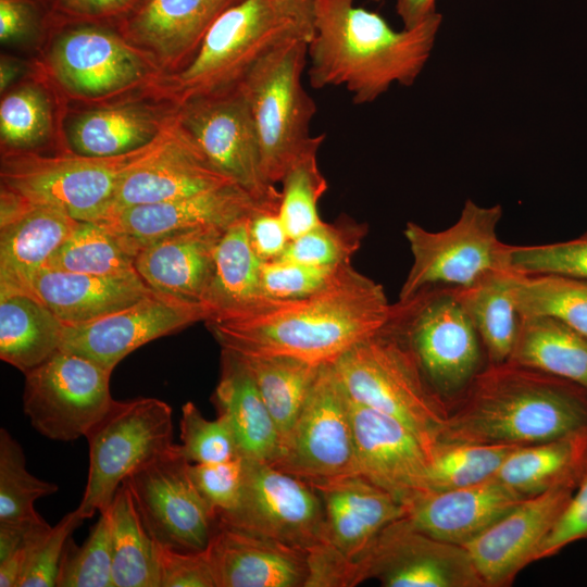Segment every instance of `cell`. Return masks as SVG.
Segmentation results:
<instances>
[{
    "mask_svg": "<svg viewBox=\"0 0 587 587\" xmlns=\"http://www.w3.org/2000/svg\"><path fill=\"white\" fill-rule=\"evenodd\" d=\"M261 207L268 208L238 185L228 184L174 200L125 208L97 223L114 233L135 258L147 241L197 227L227 228Z\"/></svg>",
    "mask_w": 587,
    "mask_h": 587,
    "instance_id": "21",
    "label": "cell"
},
{
    "mask_svg": "<svg viewBox=\"0 0 587 587\" xmlns=\"http://www.w3.org/2000/svg\"><path fill=\"white\" fill-rule=\"evenodd\" d=\"M160 587H216L207 550L182 552L155 542Z\"/></svg>",
    "mask_w": 587,
    "mask_h": 587,
    "instance_id": "52",
    "label": "cell"
},
{
    "mask_svg": "<svg viewBox=\"0 0 587 587\" xmlns=\"http://www.w3.org/2000/svg\"><path fill=\"white\" fill-rule=\"evenodd\" d=\"M190 477L216 514L234 510L241 497L246 461L237 457L217 463H189Z\"/></svg>",
    "mask_w": 587,
    "mask_h": 587,
    "instance_id": "50",
    "label": "cell"
},
{
    "mask_svg": "<svg viewBox=\"0 0 587 587\" xmlns=\"http://www.w3.org/2000/svg\"><path fill=\"white\" fill-rule=\"evenodd\" d=\"M228 184L235 183L204 160L176 123L123 176L103 217L125 208L174 200Z\"/></svg>",
    "mask_w": 587,
    "mask_h": 587,
    "instance_id": "23",
    "label": "cell"
},
{
    "mask_svg": "<svg viewBox=\"0 0 587 587\" xmlns=\"http://www.w3.org/2000/svg\"><path fill=\"white\" fill-rule=\"evenodd\" d=\"M587 538V472L541 544L536 561L552 557L570 544Z\"/></svg>",
    "mask_w": 587,
    "mask_h": 587,
    "instance_id": "53",
    "label": "cell"
},
{
    "mask_svg": "<svg viewBox=\"0 0 587 587\" xmlns=\"http://www.w3.org/2000/svg\"><path fill=\"white\" fill-rule=\"evenodd\" d=\"M271 465L311 485L358 475L349 397L332 363L321 365Z\"/></svg>",
    "mask_w": 587,
    "mask_h": 587,
    "instance_id": "12",
    "label": "cell"
},
{
    "mask_svg": "<svg viewBox=\"0 0 587 587\" xmlns=\"http://www.w3.org/2000/svg\"><path fill=\"white\" fill-rule=\"evenodd\" d=\"M160 138L138 151L109 158L8 153L1 164V188L30 203L60 209L77 221L97 222L123 176Z\"/></svg>",
    "mask_w": 587,
    "mask_h": 587,
    "instance_id": "8",
    "label": "cell"
},
{
    "mask_svg": "<svg viewBox=\"0 0 587 587\" xmlns=\"http://www.w3.org/2000/svg\"><path fill=\"white\" fill-rule=\"evenodd\" d=\"M136 0H55L64 13L82 17L96 18L115 15L128 10Z\"/></svg>",
    "mask_w": 587,
    "mask_h": 587,
    "instance_id": "56",
    "label": "cell"
},
{
    "mask_svg": "<svg viewBox=\"0 0 587 587\" xmlns=\"http://www.w3.org/2000/svg\"><path fill=\"white\" fill-rule=\"evenodd\" d=\"M372 1H375V2H380V1H383V0H372Z\"/></svg>",
    "mask_w": 587,
    "mask_h": 587,
    "instance_id": "62",
    "label": "cell"
},
{
    "mask_svg": "<svg viewBox=\"0 0 587 587\" xmlns=\"http://www.w3.org/2000/svg\"><path fill=\"white\" fill-rule=\"evenodd\" d=\"M45 522L42 517L30 521L0 522V561L8 558L34 527Z\"/></svg>",
    "mask_w": 587,
    "mask_h": 587,
    "instance_id": "58",
    "label": "cell"
},
{
    "mask_svg": "<svg viewBox=\"0 0 587 587\" xmlns=\"http://www.w3.org/2000/svg\"><path fill=\"white\" fill-rule=\"evenodd\" d=\"M57 587H114L110 524L107 511L82 546L70 537L61 559Z\"/></svg>",
    "mask_w": 587,
    "mask_h": 587,
    "instance_id": "45",
    "label": "cell"
},
{
    "mask_svg": "<svg viewBox=\"0 0 587 587\" xmlns=\"http://www.w3.org/2000/svg\"><path fill=\"white\" fill-rule=\"evenodd\" d=\"M579 483L554 486L522 499L478 537L466 544L486 587H507L537 552Z\"/></svg>",
    "mask_w": 587,
    "mask_h": 587,
    "instance_id": "19",
    "label": "cell"
},
{
    "mask_svg": "<svg viewBox=\"0 0 587 587\" xmlns=\"http://www.w3.org/2000/svg\"><path fill=\"white\" fill-rule=\"evenodd\" d=\"M282 1H286V2H295V3H304V2H309L311 0H282Z\"/></svg>",
    "mask_w": 587,
    "mask_h": 587,
    "instance_id": "61",
    "label": "cell"
},
{
    "mask_svg": "<svg viewBox=\"0 0 587 587\" xmlns=\"http://www.w3.org/2000/svg\"><path fill=\"white\" fill-rule=\"evenodd\" d=\"M437 0H396V13L404 28H412L437 12Z\"/></svg>",
    "mask_w": 587,
    "mask_h": 587,
    "instance_id": "59",
    "label": "cell"
},
{
    "mask_svg": "<svg viewBox=\"0 0 587 587\" xmlns=\"http://www.w3.org/2000/svg\"><path fill=\"white\" fill-rule=\"evenodd\" d=\"M50 528L47 522L37 525L8 558L0 561V587H18L36 545Z\"/></svg>",
    "mask_w": 587,
    "mask_h": 587,
    "instance_id": "55",
    "label": "cell"
},
{
    "mask_svg": "<svg viewBox=\"0 0 587 587\" xmlns=\"http://www.w3.org/2000/svg\"><path fill=\"white\" fill-rule=\"evenodd\" d=\"M50 120V109L43 93L34 87H22L1 101V140L12 149L35 147L46 138Z\"/></svg>",
    "mask_w": 587,
    "mask_h": 587,
    "instance_id": "46",
    "label": "cell"
},
{
    "mask_svg": "<svg viewBox=\"0 0 587 587\" xmlns=\"http://www.w3.org/2000/svg\"><path fill=\"white\" fill-rule=\"evenodd\" d=\"M160 121L141 107L99 109L79 116L70 142L77 154L109 158L138 151L162 136Z\"/></svg>",
    "mask_w": 587,
    "mask_h": 587,
    "instance_id": "35",
    "label": "cell"
},
{
    "mask_svg": "<svg viewBox=\"0 0 587 587\" xmlns=\"http://www.w3.org/2000/svg\"><path fill=\"white\" fill-rule=\"evenodd\" d=\"M204 307L152 294L120 311L97 320L65 325L61 349L85 357L113 372L130 352L147 342L205 322Z\"/></svg>",
    "mask_w": 587,
    "mask_h": 587,
    "instance_id": "18",
    "label": "cell"
},
{
    "mask_svg": "<svg viewBox=\"0 0 587 587\" xmlns=\"http://www.w3.org/2000/svg\"><path fill=\"white\" fill-rule=\"evenodd\" d=\"M235 354L251 374L277 425L282 442L299 415L322 364L283 355Z\"/></svg>",
    "mask_w": 587,
    "mask_h": 587,
    "instance_id": "38",
    "label": "cell"
},
{
    "mask_svg": "<svg viewBox=\"0 0 587 587\" xmlns=\"http://www.w3.org/2000/svg\"><path fill=\"white\" fill-rule=\"evenodd\" d=\"M392 313L383 286L348 263L311 295L265 298L241 312L211 317L205 325L222 349L321 365L384 328Z\"/></svg>",
    "mask_w": 587,
    "mask_h": 587,
    "instance_id": "1",
    "label": "cell"
},
{
    "mask_svg": "<svg viewBox=\"0 0 587 587\" xmlns=\"http://www.w3.org/2000/svg\"><path fill=\"white\" fill-rule=\"evenodd\" d=\"M308 41L291 39L262 58L239 84L259 134L265 177L280 184L288 168L304 152L321 147L325 135L312 136L316 104L302 75Z\"/></svg>",
    "mask_w": 587,
    "mask_h": 587,
    "instance_id": "6",
    "label": "cell"
},
{
    "mask_svg": "<svg viewBox=\"0 0 587 587\" xmlns=\"http://www.w3.org/2000/svg\"><path fill=\"white\" fill-rule=\"evenodd\" d=\"M349 402L358 475L389 492L407 509L427 492L430 449L395 417L350 398Z\"/></svg>",
    "mask_w": 587,
    "mask_h": 587,
    "instance_id": "20",
    "label": "cell"
},
{
    "mask_svg": "<svg viewBox=\"0 0 587 587\" xmlns=\"http://www.w3.org/2000/svg\"><path fill=\"white\" fill-rule=\"evenodd\" d=\"M338 267L314 266L283 259L263 262L260 276L262 296L285 300L311 295L323 288Z\"/></svg>",
    "mask_w": 587,
    "mask_h": 587,
    "instance_id": "49",
    "label": "cell"
},
{
    "mask_svg": "<svg viewBox=\"0 0 587 587\" xmlns=\"http://www.w3.org/2000/svg\"><path fill=\"white\" fill-rule=\"evenodd\" d=\"M389 323L413 352L428 383L447 402L483 369L480 338L454 287H428L398 301Z\"/></svg>",
    "mask_w": 587,
    "mask_h": 587,
    "instance_id": "7",
    "label": "cell"
},
{
    "mask_svg": "<svg viewBox=\"0 0 587 587\" xmlns=\"http://www.w3.org/2000/svg\"><path fill=\"white\" fill-rule=\"evenodd\" d=\"M112 372L64 350L25 375L23 411L43 437L73 441L108 413L115 399L110 391Z\"/></svg>",
    "mask_w": 587,
    "mask_h": 587,
    "instance_id": "13",
    "label": "cell"
},
{
    "mask_svg": "<svg viewBox=\"0 0 587 587\" xmlns=\"http://www.w3.org/2000/svg\"><path fill=\"white\" fill-rule=\"evenodd\" d=\"M86 438L88 476L77 507L85 520L110 507L128 475L173 447L172 408L152 397L114 400Z\"/></svg>",
    "mask_w": 587,
    "mask_h": 587,
    "instance_id": "10",
    "label": "cell"
},
{
    "mask_svg": "<svg viewBox=\"0 0 587 587\" xmlns=\"http://www.w3.org/2000/svg\"><path fill=\"white\" fill-rule=\"evenodd\" d=\"M366 225L341 217L337 222H321L307 233L289 240L279 259L308 265L337 267L351 263L366 234Z\"/></svg>",
    "mask_w": 587,
    "mask_h": 587,
    "instance_id": "44",
    "label": "cell"
},
{
    "mask_svg": "<svg viewBox=\"0 0 587 587\" xmlns=\"http://www.w3.org/2000/svg\"><path fill=\"white\" fill-rule=\"evenodd\" d=\"M134 261V255L108 227L79 221L45 268L99 276L121 275L136 271Z\"/></svg>",
    "mask_w": 587,
    "mask_h": 587,
    "instance_id": "40",
    "label": "cell"
},
{
    "mask_svg": "<svg viewBox=\"0 0 587 587\" xmlns=\"http://www.w3.org/2000/svg\"><path fill=\"white\" fill-rule=\"evenodd\" d=\"M516 447L435 442L430 449L427 492L462 488L495 477Z\"/></svg>",
    "mask_w": 587,
    "mask_h": 587,
    "instance_id": "41",
    "label": "cell"
},
{
    "mask_svg": "<svg viewBox=\"0 0 587 587\" xmlns=\"http://www.w3.org/2000/svg\"><path fill=\"white\" fill-rule=\"evenodd\" d=\"M454 290L477 330L488 363L508 361L521 321L511 270L492 272L473 285L454 287Z\"/></svg>",
    "mask_w": 587,
    "mask_h": 587,
    "instance_id": "36",
    "label": "cell"
},
{
    "mask_svg": "<svg viewBox=\"0 0 587 587\" xmlns=\"http://www.w3.org/2000/svg\"><path fill=\"white\" fill-rule=\"evenodd\" d=\"M508 267L521 274L587 279V236L546 245L507 246Z\"/></svg>",
    "mask_w": 587,
    "mask_h": 587,
    "instance_id": "48",
    "label": "cell"
},
{
    "mask_svg": "<svg viewBox=\"0 0 587 587\" xmlns=\"http://www.w3.org/2000/svg\"><path fill=\"white\" fill-rule=\"evenodd\" d=\"M64 326L36 296L0 294V358L23 374L61 349Z\"/></svg>",
    "mask_w": 587,
    "mask_h": 587,
    "instance_id": "32",
    "label": "cell"
},
{
    "mask_svg": "<svg viewBox=\"0 0 587 587\" xmlns=\"http://www.w3.org/2000/svg\"><path fill=\"white\" fill-rule=\"evenodd\" d=\"M242 494L237 507L217 521L304 550L326 541L325 510L308 482L268 463L246 460Z\"/></svg>",
    "mask_w": 587,
    "mask_h": 587,
    "instance_id": "15",
    "label": "cell"
},
{
    "mask_svg": "<svg viewBox=\"0 0 587 587\" xmlns=\"http://www.w3.org/2000/svg\"><path fill=\"white\" fill-rule=\"evenodd\" d=\"M212 402L235 436L239 455L272 464L279 452L280 435L260 391L238 355L222 349L221 377Z\"/></svg>",
    "mask_w": 587,
    "mask_h": 587,
    "instance_id": "30",
    "label": "cell"
},
{
    "mask_svg": "<svg viewBox=\"0 0 587 587\" xmlns=\"http://www.w3.org/2000/svg\"><path fill=\"white\" fill-rule=\"evenodd\" d=\"M152 294L136 271L99 276L43 268L33 283V295L64 325L97 320Z\"/></svg>",
    "mask_w": 587,
    "mask_h": 587,
    "instance_id": "28",
    "label": "cell"
},
{
    "mask_svg": "<svg viewBox=\"0 0 587 587\" xmlns=\"http://www.w3.org/2000/svg\"><path fill=\"white\" fill-rule=\"evenodd\" d=\"M205 550L216 587H305L304 550L218 521Z\"/></svg>",
    "mask_w": 587,
    "mask_h": 587,
    "instance_id": "25",
    "label": "cell"
},
{
    "mask_svg": "<svg viewBox=\"0 0 587 587\" xmlns=\"http://www.w3.org/2000/svg\"><path fill=\"white\" fill-rule=\"evenodd\" d=\"M180 441L179 451L189 463H217L240 457L228 422L220 415L207 420L190 401L182 408Z\"/></svg>",
    "mask_w": 587,
    "mask_h": 587,
    "instance_id": "47",
    "label": "cell"
},
{
    "mask_svg": "<svg viewBox=\"0 0 587 587\" xmlns=\"http://www.w3.org/2000/svg\"><path fill=\"white\" fill-rule=\"evenodd\" d=\"M225 229L197 227L147 241L135 254V270L153 292L204 307L217 245Z\"/></svg>",
    "mask_w": 587,
    "mask_h": 587,
    "instance_id": "24",
    "label": "cell"
},
{
    "mask_svg": "<svg viewBox=\"0 0 587 587\" xmlns=\"http://www.w3.org/2000/svg\"><path fill=\"white\" fill-rule=\"evenodd\" d=\"M502 213L500 204L482 207L466 199L459 218L447 229L430 232L408 222L403 234L413 260L398 301L428 287H467L509 268L508 245L497 236Z\"/></svg>",
    "mask_w": 587,
    "mask_h": 587,
    "instance_id": "9",
    "label": "cell"
},
{
    "mask_svg": "<svg viewBox=\"0 0 587 587\" xmlns=\"http://www.w3.org/2000/svg\"><path fill=\"white\" fill-rule=\"evenodd\" d=\"M188 466L174 444L124 482L154 542L182 552H198L207 549L217 514L193 484Z\"/></svg>",
    "mask_w": 587,
    "mask_h": 587,
    "instance_id": "14",
    "label": "cell"
},
{
    "mask_svg": "<svg viewBox=\"0 0 587 587\" xmlns=\"http://www.w3.org/2000/svg\"><path fill=\"white\" fill-rule=\"evenodd\" d=\"M442 15L397 30L354 0H313L314 33L308 42L310 85L345 87L354 104H367L394 84L412 86L434 49Z\"/></svg>",
    "mask_w": 587,
    "mask_h": 587,
    "instance_id": "2",
    "label": "cell"
},
{
    "mask_svg": "<svg viewBox=\"0 0 587 587\" xmlns=\"http://www.w3.org/2000/svg\"><path fill=\"white\" fill-rule=\"evenodd\" d=\"M30 23V11L23 0H0V39L2 42L24 35Z\"/></svg>",
    "mask_w": 587,
    "mask_h": 587,
    "instance_id": "57",
    "label": "cell"
},
{
    "mask_svg": "<svg viewBox=\"0 0 587 587\" xmlns=\"http://www.w3.org/2000/svg\"><path fill=\"white\" fill-rule=\"evenodd\" d=\"M320 147L301 154L288 168L280 184L279 216L290 239L319 225V201L328 188L317 163Z\"/></svg>",
    "mask_w": 587,
    "mask_h": 587,
    "instance_id": "43",
    "label": "cell"
},
{
    "mask_svg": "<svg viewBox=\"0 0 587 587\" xmlns=\"http://www.w3.org/2000/svg\"><path fill=\"white\" fill-rule=\"evenodd\" d=\"M248 217L234 222L221 236L212 282L204 299L207 320L241 312L265 299L260 284L263 262L250 243Z\"/></svg>",
    "mask_w": 587,
    "mask_h": 587,
    "instance_id": "33",
    "label": "cell"
},
{
    "mask_svg": "<svg viewBox=\"0 0 587 587\" xmlns=\"http://www.w3.org/2000/svg\"><path fill=\"white\" fill-rule=\"evenodd\" d=\"M51 62L64 86L88 97L118 91L145 73L142 60L130 46L96 27L63 34L54 45Z\"/></svg>",
    "mask_w": 587,
    "mask_h": 587,
    "instance_id": "26",
    "label": "cell"
},
{
    "mask_svg": "<svg viewBox=\"0 0 587 587\" xmlns=\"http://www.w3.org/2000/svg\"><path fill=\"white\" fill-rule=\"evenodd\" d=\"M486 587L465 547L416 529L404 516L388 525L354 569V586Z\"/></svg>",
    "mask_w": 587,
    "mask_h": 587,
    "instance_id": "17",
    "label": "cell"
},
{
    "mask_svg": "<svg viewBox=\"0 0 587 587\" xmlns=\"http://www.w3.org/2000/svg\"><path fill=\"white\" fill-rule=\"evenodd\" d=\"M522 499L495 476L462 488L423 494L407 505L405 517L426 535L465 546Z\"/></svg>",
    "mask_w": 587,
    "mask_h": 587,
    "instance_id": "27",
    "label": "cell"
},
{
    "mask_svg": "<svg viewBox=\"0 0 587 587\" xmlns=\"http://www.w3.org/2000/svg\"><path fill=\"white\" fill-rule=\"evenodd\" d=\"M583 235H586V236H587V232H585Z\"/></svg>",
    "mask_w": 587,
    "mask_h": 587,
    "instance_id": "63",
    "label": "cell"
},
{
    "mask_svg": "<svg viewBox=\"0 0 587 587\" xmlns=\"http://www.w3.org/2000/svg\"><path fill=\"white\" fill-rule=\"evenodd\" d=\"M322 498L326 541L312 555L327 565L337 587H352L354 569L375 539L407 514L405 507L361 475L312 485Z\"/></svg>",
    "mask_w": 587,
    "mask_h": 587,
    "instance_id": "16",
    "label": "cell"
},
{
    "mask_svg": "<svg viewBox=\"0 0 587 587\" xmlns=\"http://www.w3.org/2000/svg\"><path fill=\"white\" fill-rule=\"evenodd\" d=\"M105 511L114 587H160L155 542L146 530L125 482Z\"/></svg>",
    "mask_w": 587,
    "mask_h": 587,
    "instance_id": "37",
    "label": "cell"
},
{
    "mask_svg": "<svg viewBox=\"0 0 587 587\" xmlns=\"http://www.w3.org/2000/svg\"><path fill=\"white\" fill-rule=\"evenodd\" d=\"M17 75V68L12 62L2 59L0 66V89L3 91Z\"/></svg>",
    "mask_w": 587,
    "mask_h": 587,
    "instance_id": "60",
    "label": "cell"
},
{
    "mask_svg": "<svg viewBox=\"0 0 587 587\" xmlns=\"http://www.w3.org/2000/svg\"><path fill=\"white\" fill-rule=\"evenodd\" d=\"M510 362L587 390V335L548 316H521Z\"/></svg>",
    "mask_w": 587,
    "mask_h": 587,
    "instance_id": "34",
    "label": "cell"
},
{
    "mask_svg": "<svg viewBox=\"0 0 587 587\" xmlns=\"http://www.w3.org/2000/svg\"><path fill=\"white\" fill-rule=\"evenodd\" d=\"M177 124L215 171L259 203L279 209L282 191L265 177L259 134L239 87L186 100Z\"/></svg>",
    "mask_w": 587,
    "mask_h": 587,
    "instance_id": "11",
    "label": "cell"
},
{
    "mask_svg": "<svg viewBox=\"0 0 587 587\" xmlns=\"http://www.w3.org/2000/svg\"><path fill=\"white\" fill-rule=\"evenodd\" d=\"M79 221L64 211L26 201L1 188L0 294L33 295V283Z\"/></svg>",
    "mask_w": 587,
    "mask_h": 587,
    "instance_id": "22",
    "label": "cell"
},
{
    "mask_svg": "<svg viewBox=\"0 0 587 587\" xmlns=\"http://www.w3.org/2000/svg\"><path fill=\"white\" fill-rule=\"evenodd\" d=\"M587 472V429L516 447L496 477L523 498L580 483Z\"/></svg>",
    "mask_w": 587,
    "mask_h": 587,
    "instance_id": "31",
    "label": "cell"
},
{
    "mask_svg": "<svg viewBox=\"0 0 587 587\" xmlns=\"http://www.w3.org/2000/svg\"><path fill=\"white\" fill-rule=\"evenodd\" d=\"M313 33V0H240L211 25L177 87L186 100L236 88L274 49L291 39L309 42Z\"/></svg>",
    "mask_w": 587,
    "mask_h": 587,
    "instance_id": "4",
    "label": "cell"
},
{
    "mask_svg": "<svg viewBox=\"0 0 587 587\" xmlns=\"http://www.w3.org/2000/svg\"><path fill=\"white\" fill-rule=\"evenodd\" d=\"M238 1L141 0L128 21V32L161 60L189 62L215 20Z\"/></svg>",
    "mask_w": 587,
    "mask_h": 587,
    "instance_id": "29",
    "label": "cell"
},
{
    "mask_svg": "<svg viewBox=\"0 0 587 587\" xmlns=\"http://www.w3.org/2000/svg\"><path fill=\"white\" fill-rule=\"evenodd\" d=\"M520 316H548L587 335V279L511 270Z\"/></svg>",
    "mask_w": 587,
    "mask_h": 587,
    "instance_id": "39",
    "label": "cell"
},
{
    "mask_svg": "<svg viewBox=\"0 0 587 587\" xmlns=\"http://www.w3.org/2000/svg\"><path fill=\"white\" fill-rule=\"evenodd\" d=\"M587 429V390L510 361L487 363L448 402L435 442L527 446Z\"/></svg>",
    "mask_w": 587,
    "mask_h": 587,
    "instance_id": "3",
    "label": "cell"
},
{
    "mask_svg": "<svg viewBox=\"0 0 587 587\" xmlns=\"http://www.w3.org/2000/svg\"><path fill=\"white\" fill-rule=\"evenodd\" d=\"M59 489L57 484L42 480L26 469L22 446L5 429H0V522L40 519L36 500Z\"/></svg>",
    "mask_w": 587,
    "mask_h": 587,
    "instance_id": "42",
    "label": "cell"
},
{
    "mask_svg": "<svg viewBox=\"0 0 587 587\" xmlns=\"http://www.w3.org/2000/svg\"><path fill=\"white\" fill-rule=\"evenodd\" d=\"M248 234L255 254L262 262L278 260L289 236L279 216V209L258 208L248 217Z\"/></svg>",
    "mask_w": 587,
    "mask_h": 587,
    "instance_id": "54",
    "label": "cell"
},
{
    "mask_svg": "<svg viewBox=\"0 0 587 587\" xmlns=\"http://www.w3.org/2000/svg\"><path fill=\"white\" fill-rule=\"evenodd\" d=\"M85 521L76 508L64 515L40 538L18 587H52L57 577L66 542L72 533Z\"/></svg>",
    "mask_w": 587,
    "mask_h": 587,
    "instance_id": "51",
    "label": "cell"
},
{
    "mask_svg": "<svg viewBox=\"0 0 587 587\" xmlns=\"http://www.w3.org/2000/svg\"><path fill=\"white\" fill-rule=\"evenodd\" d=\"M332 366L352 401L400 421L432 449L447 419L448 402L428 383L389 322Z\"/></svg>",
    "mask_w": 587,
    "mask_h": 587,
    "instance_id": "5",
    "label": "cell"
}]
</instances>
